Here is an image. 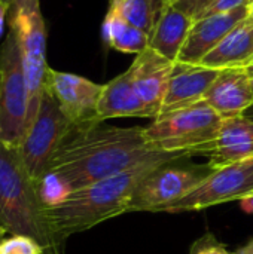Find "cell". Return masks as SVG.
<instances>
[{"instance_id": "cell-1", "label": "cell", "mask_w": 253, "mask_h": 254, "mask_svg": "<svg viewBox=\"0 0 253 254\" xmlns=\"http://www.w3.org/2000/svg\"><path fill=\"white\" fill-rule=\"evenodd\" d=\"M160 155L164 153L148 144L145 127L121 128L104 122L73 125L52 156L48 173L61 177L73 192Z\"/></svg>"}, {"instance_id": "cell-2", "label": "cell", "mask_w": 253, "mask_h": 254, "mask_svg": "<svg viewBox=\"0 0 253 254\" xmlns=\"http://www.w3.org/2000/svg\"><path fill=\"white\" fill-rule=\"evenodd\" d=\"M179 158L186 156L169 153L155 156L125 173L73 190L58 205L45 207L46 222L60 250L64 253L66 241L72 235L128 213L137 186L158 167Z\"/></svg>"}, {"instance_id": "cell-3", "label": "cell", "mask_w": 253, "mask_h": 254, "mask_svg": "<svg viewBox=\"0 0 253 254\" xmlns=\"http://www.w3.org/2000/svg\"><path fill=\"white\" fill-rule=\"evenodd\" d=\"M0 226L10 235L34 238L45 254H63L45 217L37 186L28 176L16 146L0 141Z\"/></svg>"}, {"instance_id": "cell-4", "label": "cell", "mask_w": 253, "mask_h": 254, "mask_svg": "<svg viewBox=\"0 0 253 254\" xmlns=\"http://www.w3.org/2000/svg\"><path fill=\"white\" fill-rule=\"evenodd\" d=\"M222 125L218 115L206 101L160 115L145 127L148 144L161 153L203 155L216 140Z\"/></svg>"}, {"instance_id": "cell-5", "label": "cell", "mask_w": 253, "mask_h": 254, "mask_svg": "<svg viewBox=\"0 0 253 254\" xmlns=\"http://www.w3.org/2000/svg\"><path fill=\"white\" fill-rule=\"evenodd\" d=\"M7 21L9 30L13 31L22 55L27 85V132L39 112L49 68L46 63V24L39 0H13Z\"/></svg>"}, {"instance_id": "cell-6", "label": "cell", "mask_w": 253, "mask_h": 254, "mask_svg": "<svg viewBox=\"0 0 253 254\" xmlns=\"http://www.w3.org/2000/svg\"><path fill=\"white\" fill-rule=\"evenodd\" d=\"M27 122V85L22 55L13 31L0 45V141L19 146Z\"/></svg>"}, {"instance_id": "cell-7", "label": "cell", "mask_w": 253, "mask_h": 254, "mask_svg": "<svg viewBox=\"0 0 253 254\" xmlns=\"http://www.w3.org/2000/svg\"><path fill=\"white\" fill-rule=\"evenodd\" d=\"M72 127L73 124L61 112L58 103L45 91L39 112L18 146L22 164L34 183L48 173L52 156Z\"/></svg>"}, {"instance_id": "cell-8", "label": "cell", "mask_w": 253, "mask_h": 254, "mask_svg": "<svg viewBox=\"0 0 253 254\" xmlns=\"http://www.w3.org/2000/svg\"><path fill=\"white\" fill-rule=\"evenodd\" d=\"M180 159V158H179ZM170 161L152 171L134 190L130 211H167L183 199L213 171L209 165L182 167Z\"/></svg>"}, {"instance_id": "cell-9", "label": "cell", "mask_w": 253, "mask_h": 254, "mask_svg": "<svg viewBox=\"0 0 253 254\" xmlns=\"http://www.w3.org/2000/svg\"><path fill=\"white\" fill-rule=\"evenodd\" d=\"M253 193V158L213 170L198 188L179 202L173 204L167 213L200 211L219 204L242 201Z\"/></svg>"}, {"instance_id": "cell-10", "label": "cell", "mask_w": 253, "mask_h": 254, "mask_svg": "<svg viewBox=\"0 0 253 254\" xmlns=\"http://www.w3.org/2000/svg\"><path fill=\"white\" fill-rule=\"evenodd\" d=\"M103 86L84 76L48 68L45 79V91H48L58 103L61 112L75 125H86L100 122L97 107L103 92Z\"/></svg>"}, {"instance_id": "cell-11", "label": "cell", "mask_w": 253, "mask_h": 254, "mask_svg": "<svg viewBox=\"0 0 253 254\" xmlns=\"http://www.w3.org/2000/svg\"><path fill=\"white\" fill-rule=\"evenodd\" d=\"M173 68L174 61H170L149 46L137 54L133 64L128 67L134 88L142 101L152 112L154 119L161 113Z\"/></svg>"}, {"instance_id": "cell-12", "label": "cell", "mask_w": 253, "mask_h": 254, "mask_svg": "<svg viewBox=\"0 0 253 254\" xmlns=\"http://www.w3.org/2000/svg\"><path fill=\"white\" fill-rule=\"evenodd\" d=\"M248 15L249 6L227 13L194 19L177 61L185 64H200L237 24L248 18Z\"/></svg>"}, {"instance_id": "cell-13", "label": "cell", "mask_w": 253, "mask_h": 254, "mask_svg": "<svg viewBox=\"0 0 253 254\" xmlns=\"http://www.w3.org/2000/svg\"><path fill=\"white\" fill-rule=\"evenodd\" d=\"M218 73L219 70L201 64H185L176 61L160 115L185 109L203 101Z\"/></svg>"}, {"instance_id": "cell-14", "label": "cell", "mask_w": 253, "mask_h": 254, "mask_svg": "<svg viewBox=\"0 0 253 254\" xmlns=\"http://www.w3.org/2000/svg\"><path fill=\"white\" fill-rule=\"evenodd\" d=\"M212 170L224 168L253 158V121L240 115L222 119L216 140L203 153Z\"/></svg>"}, {"instance_id": "cell-15", "label": "cell", "mask_w": 253, "mask_h": 254, "mask_svg": "<svg viewBox=\"0 0 253 254\" xmlns=\"http://www.w3.org/2000/svg\"><path fill=\"white\" fill-rule=\"evenodd\" d=\"M203 101L221 115L222 119L245 115L253 106L251 74L245 67L219 70Z\"/></svg>"}, {"instance_id": "cell-16", "label": "cell", "mask_w": 253, "mask_h": 254, "mask_svg": "<svg viewBox=\"0 0 253 254\" xmlns=\"http://www.w3.org/2000/svg\"><path fill=\"white\" fill-rule=\"evenodd\" d=\"M100 122L116 118H152V112L139 97L128 70L118 74L103 86L97 107Z\"/></svg>"}, {"instance_id": "cell-17", "label": "cell", "mask_w": 253, "mask_h": 254, "mask_svg": "<svg viewBox=\"0 0 253 254\" xmlns=\"http://www.w3.org/2000/svg\"><path fill=\"white\" fill-rule=\"evenodd\" d=\"M253 63V21L246 18L237 24L224 40L200 63L201 65L222 70L248 67Z\"/></svg>"}, {"instance_id": "cell-18", "label": "cell", "mask_w": 253, "mask_h": 254, "mask_svg": "<svg viewBox=\"0 0 253 254\" xmlns=\"http://www.w3.org/2000/svg\"><path fill=\"white\" fill-rule=\"evenodd\" d=\"M192 22L194 19L191 16L177 9L171 0H167L157 27L149 37V48L176 63L186 42Z\"/></svg>"}, {"instance_id": "cell-19", "label": "cell", "mask_w": 253, "mask_h": 254, "mask_svg": "<svg viewBox=\"0 0 253 254\" xmlns=\"http://www.w3.org/2000/svg\"><path fill=\"white\" fill-rule=\"evenodd\" d=\"M101 34L109 48L122 54L137 55L149 46V34L127 22L112 4L103 19Z\"/></svg>"}, {"instance_id": "cell-20", "label": "cell", "mask_w": 253, "mask_h": 254, "mask_svg": "<svg viewBox=\"0 0 253 254\" xmlns=\"http://www.w3.org/2000/svg\"><path fill=\"white\" fill-rule=\"evenodd\" d=\"M166 3L167 0H113L109 4H112L127 22L151 37Z\"/></svg>"}, {"instance_id": "cell-21", "label": "cell", "mask_w": 253, "mask_h": 254, "mask_svg": "<svg viewBox=\"0 0 253 254\" xmlns=\"http://www.w3.org/2000/svg\"><path fill=\"white\" fill-rule=\"evenodd\" d=\"M36 186H37L39 198L45 207L58 205L72 193V189L69 188V185L61 177L52 173H46L36 183Z\"/></svg>"}, {"instance_id": "cell-22", "label": "cell", "mask_w": 253, "mask_h": 254, "mask_svg": "<svg viewBox=\"0 0 253 254\" xmlns=\"http://www.w3.org/2000/svg\"><path fill=\"white\" fill-rule=\"evenodd\" d=\"M0 254H45V249L31 237L10 235L1 241Z\"/></svg>"}, {"instance_id": "cell-23", "label": "cell", "mask_w": 253, "mask_h": 254, "mask_svg": "<svg viewBox=\"0 0 253 254\" xmlns=\"http://www.w3.org/2000/svg\"><path fill=\"white\" fill-rule=\"evenodd\" d=\"M189 254H231L227 247L216 240L213 234H206L198 238L192 246Z\"/></svg>"}, {"instance_id": "cell-24", "label": "cell", "mask_w": 253, "mask_h": 254, "mask_svg": "<svg viewBox=\"0 0 253 254\" xmlns=\"http://www.w3.org/2000/svg\"><path fill=\"white\" fill-rule=\"evenodd\" d=\"M253 0H215L212 1L197 18H203V16H210V15H218V13H227V12H233L242 7H248L252 4ZM195 18V19H197Z\"/></svg>"}, {"instance_id": "cell-25", "label": "cell", "mask_w": 253, "mask_h": 254, "mask_svg": "<svg viewBox=\"0 0 253 254\" xmlns=\"http://www.w3.org/2000/svg\"><path fill=\"white\" fill-rule=\"evenodd\" d=\"M212 1H215V0H171V3L177 9L185 12L192 19H195Z\"/></svg>"}, {"instance_id": "cell-26", "label": "cell", "mask_w": 253, "mask_h": 254, "mask_svg": "<svg viewBox=\"0 0 253 254\" xmlns=\"http://www.w3.org/2000/svg\"><path fill=\"white\" fill-rule=\"evenodd\" d=\"M9 10H10V4L0 0V36L3 33V27H4V21H6V16L9 15Z\"/></svg>"}, {"instance_id": "cell-27", "label": "cell", "mask_w": 253, "mask_h": 254, "mask_svg": "<svg viewBox=\"0 0 253 254\" xmlns=\"http://www.w3.org/2000/svg\"><path fill=\"white\" fill-rule=\"evenodd\" d=\"M231 254H253V252L251 250V247L246 244L245 247H242V249H239L237 252H234V253H231Z\"/></svg>"}, {"instance_id": "cell-28", "label": "cell", "mask_w": 253, "mask_h": 254, "mask_svg": "<svg viewBox=\"0 0 253 254\" xmlns=\"http://www.w3.org/2000/svg\"><path fill=\"white\" fill-rule=\"evenodd\" d=\"M6 234H9V232H7L3 226H0V244H1V241L6 238Z\"/></svg>"}, {"instance_id": "cell-29", "label": "cell", "mask_w": 253, "mask_h": 254, "mask_svg": "<svg viewBox=\"0 0 253 254\" xmlns=\"http://www.w3.org/2000/svg\"><path fill=\"white\" fill-rule=\"evenodd\" d=\"M245 116L251 118V119H252V121H253V106H252V107H251V109H249V110H248V112H246V113H245Z\"/></svg>"}, {"instance_id": "cell-30", "label": "cell", "mask_w": 253, "mask_h": 254, "mask_svg": "<svg viewBox=\"0 0 253 254\" xmlns=\"http://www.w3.org/2000/svg\"><path fill=\"white\" fill-rule=\"evenodd\" d=\"M248 18L253 21V1H252V4L249 6V15H248Z\"/></svg>"}, {"instance_id": "cell-31", "label": "cell", "mask_w": 253, "mask_h": 254, "mask_svg": "<svg viewBox=\"0 0 253 254\" xmlns=\"http://www.w3.org/2000/svg\"><path fill=\"white\" fill-rule=\"evenodd\" d=\"M246 70H248V73H249V74H253V64L248 65V67H246Z\"/></svg>"}, {"instance_id": "cell-32", "label": "cell", "mask_w": 253, "mask_h": 254, "mask_svg": "<svg viewBox=\"0 0 253 254\" xmlns=\"http://www.w3.org/2000/svg\"><path fill=\"white\" fill-rule=\"evenodd\" d=\"M248 246L251 247V250H252V252H253V240H252V241H251V243H248Z\"/></svg>"}, {"instance_id": "cell-33", "label": "cell", "mask_w": 253, "mask_h": 254, "mask_svg": "<svg viewBox=\"0 0 253 254\" xmlns=\"http://www.w3.org/2000/svg\"><path fill=\"white\" fill-rule=\"evenodd\" d=\"M251 86H252V92H253V74H251Z\"/></svg>"}, {"instance_id": "cell-34", "label": "cell", "mask_w": 253, "mask_h": 254, "mask_svg": "<svg viewBox=\"0 0 253 254\" xmlns=\"http://www.w3.org/2000/svg\"><path fill=\"white\" fill-rule=\"evenodd\" d=\"M3 1H6V3H9V4H12V3H13V0H3Z\"/></svg>"}, {"instance_id": "cell-35", "label": "cell", "mask_w": 253, "mask_h": 254, "mask_svg": "<svg viewBox=\"0 0 253 254\" xmlns=\"http://www.w3.org/2000/svg\"><path fill=\"white\" fill-rule=\"evenodd\" d=\"M110 1H113V0H109V3H110Z\"/></svg>"}, {"instance_id": "cell-36", "label": "cell", "mask_w": 253, "mask_h": 254, "mask_svg": "<svg viewBox=\"0 0 253 254\" xmlns=\"http://www.w3.org/2000/svg\"><path fill=\"white\" fill-rule=\"evenodd\" d=\"M252 196H253V193H252ZM252 196H249V198H252Z\"/></svg>"}, {"instance_id": "cell-37", "label": "cell", "mask_w": 253, "mask_h": 254, "mask_svg": "<svg viewBox=\"0 0 253 254\" xmlns=\"http://www.w3.org/2000/svg\"><path fill=\"white\" fill-rule=\"evenodd\" d=\"M252 64H253V63H252Z\"/></svg>"}]
</instances>
